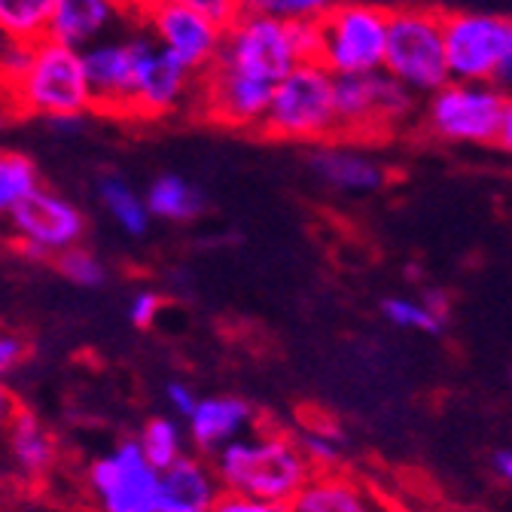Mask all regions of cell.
<instances>
[{"instance_id":"cell-1","label":"cell","mask_w":512,"mask_h":512,"mask_svg":"<svg viewBox=\"0 0 512 512\" xmlns=\"http://www.w3.org/2000/svg\"><path fill=\"white\" fill-rule=\"evenodd\" d=\"M211 467L223 491L275 500L287 506L314 476L293 433H284L269 424H253L244 436L223 445L214 455Z\"/></svg>"},{"instance_id":"cell-2","label":"cell","mask_w":512,"mask_h":512,"mask_svg":"<svg viewBox=\"0 0 512 512\" xmlns=\"http://www.w3.org/2000/svg\"><path fill=\"white\" fill-rule=\"evenodd\" d=\"M260 132L296 144H324L336 138L333 74L324 64L299 61L272 86Z\"/></svg>"},{"instance_id":"cell-3","label":"cell","mask_w":512,"mask_h":512,"mask_svg":"<svg viewBox=\"0 0 512 512\" xmlns=\"http://www.w3.org/2000/svg\"><path fill=\"white\" fill-rule=\"evenodd\" d=\"M4 104L13 110V116H86L92 110V95L83 52L43 37L31 46L28 68Z\"/></svg>"},{"instance_id":"cell-4","label":"cell","mask_w":512,"mask_h":512,"mask_svg":"<svg viewBox=\"0 0 512 512\" xmlns=\"http://www.w3.org/2000/svg\"><path fill=\"white\" fill-rule=\"evenodd\" d=\"M445 13L433 7H397L388 13V43L381 71L409 92H436L448 80Z\"/></svg>"},{"instance_id":"cell-5","label":"cell","mask_w":512,"mask_h":512,"mask_svg":"<svg viewBox=\"0 0 512 512\" xmlns=\"http://www.w3.org/2000/svg\"><path fill=\"white\" fill-rule=\"evenodd\" d=\"M388 13L375 4H333L320 25V55L317 61L333 77L375 74L384 61V43H388Z\"/></svg>"},{"instance_id":"cell-6","label":"cell","mask_w":512,"mask_h":512,"mask_svg":"<svg viewBox=\"0 0 512 512\" xmlns=\"http://www.w3.org/2000/svg\"><path fill=\"white\" fill-rule=\"evenodd\" d=\"M442 31L452 80H512V19L485 13H445Z\"/></svg>"},{"instance_id":"cell-7","label":"cell","mask_w":512,"mask_h":512,"mask_svg":"<svg viewBox=\"0 0 512 512\" xmlns=\"http://www.w3.org/2000/svg\"><path fill=\"white\" fill-rule=\"evenodd\" d=\"M333 104H336V138H375L391 132L412 110V92L388 77L384 71L333 77Z\"/></svg>"},{"instance_id":"cell-8","label":"cell","mask_w":512,"mask_h":512,"mask_svg":"<svg viewBox=\"0 0 512 512\" xmlns=\"http://www.w3.org/2000/svg\"><path fill=\"white\" fill-rule=\"evenodd\" d=\"M10 235L28 260H55L61 250L77 247L86 235L83 211L58 196L55 189L37 183L28 196L7 214Z\"/></svg>"},{"instance_id":"cell-9","label":"cell","mask_w":512,"mask_h":512,"mask_svg":"<svg viewBox=\"0 0 512 512\" xmlns=\"http://www.w3.org/2000/svg\"><path fill=\"white\" fill-rule=\"evenodd\" d=\"M503 98L491 83L448 80L430 98L427 125L436 138L452 144H494Z\"/></svg>"},{"instance_id":"cell-10","label":"cell","mask_w":512,"mask_h":512,"mask_svg":"<svg viewBox=\"0 0 512 512\" xmlns=\"http://www.w3.org/2000/svg\"><path fill=\"white\" fill-rule=\"evenodd\" d=\"M217 61L272 86L299 64L287 22L256 13H244L229 31H223Z\"/></svg>"},{"instance_id":"cell-11","label":"cell","mask_w":512,"mask_h":512,"mask_svg":"<svg viewBox=\"0 0 512 512\" xmlns=\"http://www.w3.org/2000/svg\"><path fill=\"white\" fill-rule=\"evenodd\" d=\"M89 491L101 512H156L159 470L135 439L119 442L89 467Z\"/></svg>"},{"instance_id":"cell-12","label":"cell","mask_w":512,"mask_h":512,"mask_svg":"<svg viewBox=\"0 0 512 512\" xmlns=\"http://www.w3.org/2000/svg\"><path fill=\"white\" fill-rule=\"evenodd\" d=\"M150 37H119V40H98L83 49V68L92 95L95 113L110 116H132V89L138 58Z\"/></svg>"},{"instance_id":"cell-13","label":"cell","mask_w":512,"mask_h":512,"mask_svg":"<svg viewBox=\"0 0 512 512\" xmlns=\"http://www.w3.org/2000/svg\"><path fill=\"white\" fill-rule=\"evenodd\" d=\"M272 98V83L253 80L223 61H211V68L199 74V104L202 113L229 128H260L263 113Z\"/></svg>"},{"instance_id":"cell-14","label":"cell","mask_w":512,"mask_h":512,"mask_svg":"<svg viewBox=\"0 0 512 512\" xmlns=\"http://www.w3.org/2000/svg\"><path fill=\"white\" fill-rule=\"evenodd\" d=\"M147 22L153 28L156 46L168 52L177 64H183L192 77L208 71L220 52L223 34L202 16L180 7L177 0H150Z\"/></svg>"},{"instance_id":"cell-15","label":"cell","mask_w":512,"mask_h":512,"mask_svg":"<svg viewBox=\"0 0 512 512\" xmlns=\"http://www.w3.org/2000/svg\"><path fill=\"white\" fill-rule=\"evenodd\" d=\"M0 461L7 476L19 485H40L58 464V439L31 409L22 406L0 439Z\"/></svg>"},{"instance_id":"cell-16","label":"cell","mask_w":512,"mask_h":512,"mask_svg":"<svg viewBox=\"0 0 512 512\" xmlns=\"http://www.w3.org/2000/svg\"><path fill=\"white\" fill-rule=\"evenodd\" d=\"M189 86H192V74L183 64H177L168 52H162L156 40L150 37L135 71L132 116H144V119L168 116L186 98Z\"/></svg>"},{"instance_id":"cell-17","label":"cell","mask_w":512,"mask_h":512,"mask_svg":"<svg viewBox=\"0 0 512 512\" xmlns=\"http://www.w3.org/2000/svg\"><path fill=\"white\" fill-rule=\"evenodd\" d=\"M223 485L214 467L202 455H180L159 470V506L156 512H211Z\"/></svg>"},{"instance_id":"cell-18","label":"cell","mask_w":512,"mask_h":512,"mask_svg":"<svg viewBox=\"0 0 512 512\" xmlns=\"http://www.w3.org/2000/svg\"><path fill=\"white\" fill-rule=\"evenodd\" d=\"M256 424L253 406L241 397L223 394V397H199L196 409L186 418L189 442L199 448L202 455H217L223 445L244 436Z\"/></svg>"},{"instance_id":"cell-19","label":"cell","mask_w":512,"mask_h":512,"mask_svg":"<svg viewBox=\"0 0 512 512\" xmlns=\"http://www.w3.org/2000/svg\"><path fill=\"white\" fill-rule=\"evenodd\" d=\"M125 0H55L46 37L83 52L122 19Z\"/></svg>"},{"instance_id":"cell-20","label":"cell","mask_w":512,"mask_h":512,"mask_svg":"<svg viewBox=\"0 0 512 512\" xmlns=\"http://www.w3.org/2000/svg\"><path fill=\"white\" fill-rule=\"evenodd\" d=\"M290 512H394V509L366 482L342 470H333V473H314L308 485L293 497Z\"/></svg>"},{"instance_id":"cell-21","label":"cell","mask_w":512,"mask_h":512,"mask_svg":"<svg viewBox=\"0 0 512 512\" xmlns=\"http://www.w3.org/2000/svg\"><path fill=\"white\" fill-rule=\"evenodd\" d=\"M308 165L320 180L339 192H375L384 183V168L372 156L351 150L342 141L317 144L308 156Z\"/></svg>"},{"instance_id":"cell-22","label":"cell","mask_w":512,"mask_h":512,"mask_svg":"<svg viewBox=\"0 0 512 512\" xmlns=\"http://www.w3.org/2000/svg\"><path fill=\"white\" fill-rule=\"evenodd\" d=\"M144 205L150 217L168 223H189L205 211V196L180 174H159L147 189Z\"/></svg>"},{"instance_id":"cell-23","label":"cell","mask_w":512,"mask_h":512,"mask_svg":"<svg viewBox=\"0 0 512 512\" xmlns=\"http://www.w3.org/2000/svg\"><path fill=\"white\" fill-rule=\"evenodd\" d=\"M98 192H101V202H104L107 214L116 220V226L125 235L141 238L150 229V211L128 180H122L119 174H104L98 180Z\"/></svg>"},{"instance_id":"cell-24","label":"cell","mask_w":512,"mask_h":512,"mask_svg":"<svg viewBox=\"0 0 512 512\" xmlns=\"http://www.w3.org/2000/svg\"><path fill=\"white\" fill-rule=\"evenodd\" d=\"M55 0H0V37L40 43L49 31Z\"/></svg>"},{"instance_id":"cell-25","label":"cell","mask_w":512,"mask_h":512,"mask_svg":"<svg viewBox=\"0 0 512 512\" xmlns=\"http://www.w3.org/2000/svg\"><path fill=\"white\" fill-rule=\"evenodd\" d=\"M299 452L305 455V461L311 464L314 473H333L342 467V455H345V436L336 424L330 421H311V424H302L296 433H293Z\"/></svg>"},{"instance_id":"cell-26","label":"cell","mask_w":512,"mask_h":512,"mask_svg":"<svg viewBox=\"0 0 512 512\" xmlns=\"http://www.w3.org/2000/svg\"><path fill=\"white\" fill-rule=\"evenodd\" d=\"M37 183V165L25 153L0 150V217H7Z\"/></svg>"},{"instance_id":"cell-27","label":"cell","mask_w":512,"mask_h":512,"mask_svg":"<svg viewBox=\"0 0 512 512\" xmlns=\"http://www.w3.org/2000/svg\"><path fill=\"white\" fill-rule=\"evenodd\" d=\"M135 442L156 470H165L183 455V430L174 418H150Z\"/></svg>"},{"instance_id":"cell-28","label":"cell","mask_w":512,"mask_h":512,"mask_svg":"<svg viewBox=\"0 0 512 512\" xmlns=\"http://www.w3.org/2000/svg\"><path fill=\"white\" fill-rule=\"evenodd\" d=\"M52 263H55V269H58V275L64 281H71L77 287H101L107 281V266L83 244L61 250Z\"/></svg>"},{"instance_id":"cell-29","label":"cell","mask_w":512,"mask_h":512,"mask_svg":"<svg viewBox=\"0 0 512 512\" xmlns=\"http://www.w3.org/2000/svg\"><path fill=\"white\" fill-rule=\"evenodd\" d=\"M381 314L388 324L400 330H415V333H439L445 324L439 317H433L421 299H403V296H388L381 299Z\"/></svg>"},{"instance_id":"cell-30","label":"cell","mask_w":512,"mask_h":512,"mask_svg":"<svg viewBox=\"0 0 512 512\" xmlns=\"http://www.w3.org/2000/svg\"><path fill=\"white\" fill-rule=\"evenodd\" d=\"M336 0H244V13L269 16L278 22H302L320 19Z\"/></svg>"},{"instance_id":"cell-31","label":"cell","mask_w":512,"mask_h":512,"mask_svg":"<svg viewBox=\"0 0 512 512\" xmlns=\"http://www.w3.org/2000/svg\"><path fill=\"white\" fill-rule=\"evenodd\" d=\"M177 4L211 22L220 34L244 16V0H177Z\"/></svg>"},{"instance_id":"cell-32","label":"cell","mask_w":512,"mask_h":512,"mask_svg":"<svg viewBox=\"0 0 512 512\" xmlns=\"http://www.w3.org/2000/svg\"><path fill=\"white\" fill-rule=\"evenodd\" d=\"M211 512H290V506L287 503H275V500L235 494V491H223L217 497V503L211 506Z\"/></svg>"},{"instance_id":"cell-33","label":"cell","mask_w":512,"mask_h":512,"mask_svg":"<svg viewBox=\"0 0 512 512\" xmlns=\"http://www.w3.org/2000/svg\"><path fill=\"white\" fill-rule=\"evenodd\" d=\"M28 354H31V345L25 336L0 327V381H4L10 372H16L28 360Z\"/></svg>"},{"instance_id":"cell-34","label":"cell","mask_w":512,"mask_h":512,"mask_svg":"<svg viewBox=\"0 0 512 512\" xmlns=\"http://www.w3.org/2000/svg\"><path fill=\"white\" fill-rule=\"evenodd\" d=\"M287 28H290L296 58L299 61H317V55H320V25H317V19L287 22Z\"/></svg>"},{"instance_id":"cell-35","label":"cell","mask_w":512,"mask_h":512,"mask_svg":"<svg viewBox=\"0 0 512 512\" xmlns=\"http://www.w3.org/2000/svg\"><path fill=\"white\" fill-rule=\"evenodd\" d=\"M159 311H162V296L153 290H141L128 302V320H132V327L138 330H150L156 324Z\"/></svg>"},{"instance_id":"cell-36","label":"cell","mask_w":512,"mask_h":512,"mask_svg":"<svg viewBox=\"0 0 512 512\" xmlns=\"http://www.w3.org/2000/svg\"><path fill=\"white\" fill-rule=\"evenodd\" d=\"M165 400H168V406L174 409V415H180L183 421L189 418V412L196 409V403H199V394L189 388V384H183V381H168L165 384Z\"/></svg>"},{"instance_id":"cell-37","label":"cell","mask_w":512,"mask_h":512,"mask_svg":"<svg viewBox=\"0 0 512 512\" xmlns=\"http://www.w3.org/2000/svg\"><path fill=\"white\" fill-rule=\"evenodd\" d=\"M19 409H22V403L16 400V394L7 388L4 381H0V439H4V433L13 424V418H16Z\"/></svg>"},{"instance_id":"cell-38","label":"cell","mask_w":512,"mask_h":512,"mask_svg":"<svg viewBox=\"0 0 512 512\" xmlns=\"http://www.w3.org/2000/svg\"><path fill=\"white\" fill-rule=\"evenodd\" d=\"M494 144H500L503 150L512 153V98H503V107H500V122H497V138Z\"/></svg>"},{"instance_id":"cell-39","label":"cell","mask_w":512,"mask_h":512,"mask_svg":"<svg viewBox=\"0 0 512 512\" xmlns=\"http://www.w3.org/2000/svg\"><path fill=\"white\" fill-rule=\"evenodd\" d=\"M421 302H424V308H427L433 317H439L442 324H445V320H448V296H445V293H439V290H427Z\"/></svg>"},{"instance_id":"cell-40","label":"cell","mask_w":512,"mask_h":512,"mask_svg":"<svg viewBox=\"0 0 512 512\" xmlns=\"http://www.w3.org/2000/svg\"><path fill=\"white\" fill-rule=\"evenodd\" d=\"M46 125L55 135H77L83 128V116H52V119H46Z\"/></svg>"},{"instance_id":"cell-41","label":"cell","mask_w":512,"mask_h":512,"mask_svg":"<svg viewBox=\"0 0 512 512\" xmlns=\"http://www.w3.org/2000/svg\"><path fill=\"white\" fill-rule=\"evenodd\" d=\"M494 467H497L500 479L512 485V448H506V452H497L494 455Z\"/></svg>"},{"instance_id":"cell-42","label":"cell","mask_w":512,"mask_h":512,"mask_svg":"<svg viewBox=\"0 0 512 512\" xmlns=\"http://www.w3.org/2000/svg\"><path fill=\"white\" fill-rule=\"evenodd\" d=\"M7 485H10V476H7V470H4V461H0V500H4Z\"/></svg>"},{"instance_id":"cell-43","label":"cell","mask_w":512,"mask_h":512,"mask_svg":"<svg viewBox=\"0 0 512 512\" xmlns=\"http://www.w3.org/2000/svg\"><path fill=\"white\" fill-rule=\"evenodd\" d=\"M10 119H13V110L10 107H0V132H4V128L10 125Z\"/></svg>"},{"instance_id":"cell-44","label":"cell","mask_w":512,"mask_h":512,"mask_svg":"<svg viewBox=\"0 0 512 512\" xmlns=\"http://www.w3.org/2000/svg\"><path fill=\"white\" fill-rule=\"evenodd\" d=\"M509 378H512V372H509Z\"/></svg>"}]
</instances>
